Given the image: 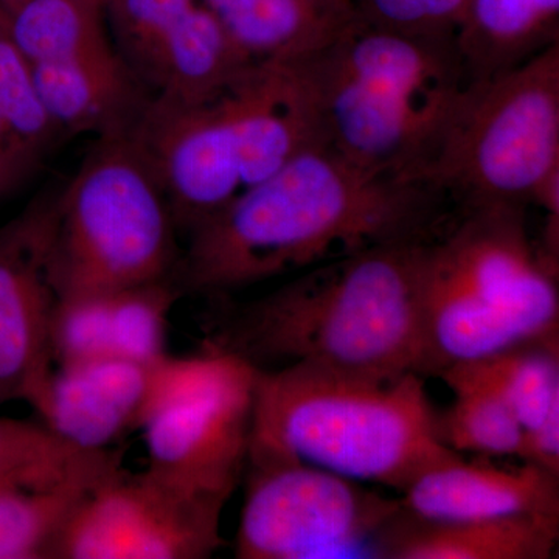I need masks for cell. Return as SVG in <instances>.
<instances>
[{
    "mask_svg": "<svg viewBox=\"0 0 559 559\" xmlns=\"http://www.w3.org/2000/svg\"><path fill=\"white\" fill-rule=\"evenodd\" d=\"M170 205L127 132L102 135L58 193L49 275L58 301L168 280L178 266Z\"/></svg>",
    "mask_w": 559,
    "mask_h": 559,
    "instance_id": "6",
    "label": "cell"
},
{
    "mask_svg": "<svg viewBox=\"0 0 559 559\" xmlns=\"http://www.w3.org/2000/svg\"><path fill=\"white\" fill-rule=\"evenodd\" d=\"M58 193L0 227V404L27 401L53 370L49 250Z\"/></svg>",
    "mask_w": 559,
    "mask_h": 559,
    "instance_id": "12",
    "label": "cell"
},
{
    "mask_svg": "<svg viewBox=\"0 0 559 559\" xmlns=\"http://www.w3.org/2000/svg\"><path fill=\"white\" fill-rule=\"evenodd\" d=\"M374 27L429 38H454L466 0H353Z\"/></svg>",
    "mask_w": 559,
    "mask_h": 559,
    "instance_id": "27",
    "label": "cell"
},
{
    "mask_svg": "<svg viewBox=\"0 0 559 559\" xmlns=\"http://www.w3.org/2000/svg\"><path fill=\"white\" fill-rule=\"evenodd\" d=\"M201 0H106L105 13L117 53L132 76L153 57Z\"/></svg>",
    "mask_w": 559,
    "mask_h": 559,
    "instance_id": "26",
    "label": "cell"
},
{
    "mask_svg": "<svg viewBox=\"0 0 559 559\" xmlns=\"http://www.w3.org/2000/svg\"><path fill=\"white\" fill-rule=\"evenodd\" d=\"M121 469L114 450L75 447L44 423L0 417V481L27 487L97 488Z\"/></svg>",
    "mask_w": 559,
    "mask_h": 559,
    "instance_id": "21",
    "label": "cell"
},
{
    "mask_svg": "<svg viewBox=\"0 0 559 559\" xmlns=\"http://www.w3.org/2000/svg\"><path fill=\"white\" fill-rule=\"evenodd\" d=\"M439 377L451 390L474 388L498 396L522 428H532L559 403L558 334L455 364L441 370Z\"/></svg>",
    "mask_w": 559,
    "mask_h": 559,
    "instance_id": "22",
    "label": "cell"
},
{
    "mask_svg": "<svg viewBox=\"0 0 559 559\" xmlns=\"http://www.w3.org/2000/svg\"><path fill=\"white\" fill-rule=\"evenodd\" d=\"M237 558H341L373 551L400 499L369 491L319 466L288 457H248Z\"/></svg>",
    "mask_w": 559,
    "mask_h": 559,
    "instance_id": "9",
    "label": "cell"
},
{
    "mask_svg": "<svg viewBox=\"0 0 559 559\" xmlns=\"http://www.w3.org/2000/svg\"><path fill=\"white\" fill-rule=\"evenodd\" d=\"M39 164L0 119V198L20 189Z\"/></svg>",
    "mask_w": 559,
    "mask_h": 559,
    "instance_id": "29",
    "label": "cell"
},
{
    "mask_svg": "<svg viewBox=\"0 0 559 559\" xmlns=\"http://www.w3.org/2000/svg\"><path fill=\"white\" fill-rule=\"evenodd\" d=\"M403 495V510L426 521L559 514V477L525 462L498 468L455 460L423 474Z\"/></svg>",
    "mask_w": 559,
    "mask_h": 559,
    "instance_id": "14",
    "label": "cell"
},
{
    "mask_svg": "<svg viewBox=\"0 0 559 559\" xmlns=\"http://www.w3.org/2000/svg\"><path fill=\"white\" fill-rule=\"evenodd\" d=\"M159 362L97 358L57 364L28 404L69 443L109 450L142 426Z\"/></svg>",
    "mask_w": 559,
    "mask_h": 559,
    "instance_id": "13",
    "label": "cell"
},
{
    "mask_svg": "<svg viewBox=\"0 0 559 559\" xmlns=\"http://www.w3.org/2000/svg\"><path fill=\"white\" fill-rule=\"evenodd\" d=\"M237 80L207 100L148 94L124 131L159 183L176 227L189 234L248 189Z\"/></svg>",
    "mask_w": 559,
    "mask_h": 559,
    "instance_id": "10",
    "label": "cell"
},
{
    "mask_svg": "<svg viewBox=\"0 0 559 559\" xmlns=\"http://www.w3.org/2000/svg\"><path fill=\"white\" fill-rule=\"evenodd\" d=\"M286 66L323 145L364 170L406 180L429 159L471 81L454 38L384 31L362 17L331 46Z\"/></svg>",
    "mask_w": 559,
    "mask_h": 559,
    "instance_id": "3",
    "label": "cell"
},
{
    "mask_svg": "<svg viewBox=\"0 0 559 559\" xmlns=\"http://www.w3.org/2000/svg\"><path fill=\"white\" fill-rule=\"evenodd\" d=\"M441 198L314 143L190 231L178 288L229 293L382 242L432 238Z\"/></svg>",
    "mask_w": 559,
    "mask_h": 559,
    "instance_id": "1",
    "label": "cell"
},
{
    "mask_svg": "<svg viewBox=\"0 0 559 559\" xmlns=\"http://www.w3.org/2000/svg\"><path fill=\"white\" fill-rule=\"evenodd\" d=\"M223 510L148 469H120L73 511L55 558H210L224 544Z\"/></svg>",
    "mask_w": 559,
    "mask_h": 559,
    "instance_id": "11",
    "label": "cell"
},
{
    "mask_svg": "<svg viewBox=\"0 0 559 559\" xmlns=\"http://www.w3.org/2000/svg\"><path fill=\"white\" fill-rule=\"evenodd\" d=\"M454 40L471 80L495 75L559 43V0H466Z\"/></svg>",
    "mask_w": 559,
    "mask_h": 559,
    "instance_id": "19",
    "label": "cell"
},
{
    "mask_svg": "<svg viewBox=\"0 0 559 559\" xmlns=\"http://www.w3.org/2000/svg\"><path fill=\"white\" fill-rule=\"evenodd\" d=\"M32 68L40 102L61 138L127 131L148 95L120 57Z\"/></svg>",
    "mask_w": 559,
    "mask_h": 559,
    "instance_id": "18",
    "label": "cell"
},
{
    "mask_svg": "<svg viewBox=\"0 0 559 559\" xmlns=\"http://www.w3.org/2000/svg\"><path fill=\"white\" fill-rule=\"evenodd\" d=\"M0 24L32 66L119 57L103 0H0Z\"/></svg>",
    "mask_w": 559,
    "mask_h": 559,
    "instance_id": "20",
    "label": "cell"
},
{
    "mask_svg": "<svg viewBox=\"0 0 559 559\" xmlns=\"http://www.w3.org/2000/svg\"><path fill=\"white\" fill-rule=\"evenodd\" d=\"M103 2H105V5H106V0H103Z\"/></svg>",
    "mask_w": 559,
    "mask_h": 559,
    "instance_id": "30",
    "label": "cell"
},
{
    "mask_svg": "<svg viewBox=\"0 0 559 559\" xmlns=\"http://www.w3.org/2000/svg\"><path fill=\"white\" fill-rule=\"evenodd\" d=\"M452 392L454 403L437 414V428L444 447L457 454L476 452L518 457L524 428L513 411L485 390L459 388Z\"/></svg>",
    "mask_w": 559,
    "mask_h": 559,
    "instance_id": "24",
    "label": "cell"
},
{
    "mask_svg": "<svg viewBox=\"0 0 559 559\" xmlns=\"http://www.w3.org/2000/svg\"><path fill=\"white\" fill-rule=\"evenodd\" d=\"M0 119L24 143L36 160L61 138L51 123L43 102L31 61L0 24Z\"/></svg>",
    "mask_w": 559,
    "mask_h": 559,
    "instance_id": "25",
    "label": "cell"
},
{
    "mask_svg": "<svg viewBox=\"0 0 559 559\" xmlns=\"http://www.w3.org/2000/svg\"><path fill=\"white\" fill-rule=\"evenodd\" d=\"M518 457L559 477V403L535 426L524 429Z\"/></svg>",
    "mask_w": 559,
    "mask_h": 559,
    "instance_id": "28",
    "label": "cell"
},
{
    "mask_svg": "<svg viewBox=\"0 0 559 559\" xmlns=\"http://www.w3.org/2000/svg\"><path fill=\"white\" fill-rule=\"evenodd\" d=\"M253 62L296 64L359 20L353 0H201Z\"/></svg>",
    "mask_w": 559,
    "mask_h": 559,
    "instance_id": "17",
    "label": "cell"
},
{
    "mask_svg": "<svg viewBox=\"0 0 559 559\" xmlns=\"http://www.w3.org/2000/svg\"><path fill=\"white\" fill-rule=\"evenodd\" d=\"M559 167V43L471 80L436 148L415 175L463 209L525 207Z\"/></svg>",
    "mask_w": 559,
    "mask_h": 559,
    "instance_id": "7",
    "label": "cell"
},
{
    "mask_svg": "<svg viewBox=\"0 0 559 559\" xmlns=\"http://www.w3.org/2000/svg\"><path fill=\"white\" fill-rule=\"evenodd\" d=\"M259 371L212 348L190 358L165 356L140 426L146 469L224 509L245 477Z\"/></svg>",
    "mask_w": 559,
    "mask_h": 559,
    "instance_id": "8",
    "label": "cell"
},
{
    "mask_svg": "<svg viewBox=\"0 0 559 559\" xmlns=\"http://www.w3.org/2000/svg\"><path fill=\"white\" fill-rule=\"evenodd\" d=\"M180 289L170 278L68 305L61 336L79 359L120 358L156 364L168 355L167 323Z\"/></svg>",
    "mask_w": 559,
    "mask_h": 559,
    "instance_id": "16",
    "label": "cell"
},
{
    "mask_svg": "<svg viewBox=\"0 0 559 559\" xmlns=\"http://www.w3.org/2000/svg\"><path fill=\"white\" fill-rule=\"evenodd\" d=\"M94 489L0 481V559L55 558L62 528Z\"/></svg>",
    "mask_w": 559,
    "mask_h": 559,
    "instance_id": "23",
    "label": "cell"
},
{
    "mask_svg": "<svg viewBox=\"0 0 559 559\" xmlns=\"http://www.w3.org/2000/svg\"><path fill=\"white\" fill-rule=\"evenodd\" d=\"M559 514L477 521H426L401 511L381 530L373 554L389 559H550Z\"/></svg>",
    "mask_w": 559,
    "mask_h": 559,
    "instance_id": "15",
    "label": "cell"
},
{
    "mask_svg": "<svg viewBox=\"0 0 559 559\" xmlns=\"http://www.w3.org/2000/svg\"><path fill=\"white\" fill-rule=\"evenodd\" d=\"M248 457H288L403 492L463 459L444 447L421 374L377 378L320 367L260 369Z\"/></svg>",
    "mask_w": 559,
    "mask_h": 559,
    "instance_id": "4",
    "label": "cell"
},
{
    "mask_svg": "<svg viewBox=\"0 0 559 559\" xmlns=\"http://www.w3.org/2000/svg\"><path fill=\"white\" fill-rule=\"evenodd\" d=\"M524 209H465L426 242V373L558 334V263L533 245Z\"/></svg>",
    "mask_w": 559,
    "mask_h": 559,
    "instance_id": "5",
    "label": "cell"
},
{
    "mask_svg": "<svg viewBox=\"0 0 559 559\" xmlns=\"http://www.w3.org/2000/svg\"><path fill=\"white\" fill-rule=\"evenodd\" d=\"M429 240L382 242L316 264L221 316L204 348L259 369L304 364L377 378L425 374L423 261Z\"/></svg>",
    "mask_w": 559,
    "mask_h": 559,
    "instance_id": "2",
    "label": "cell"
}]
</instances>
